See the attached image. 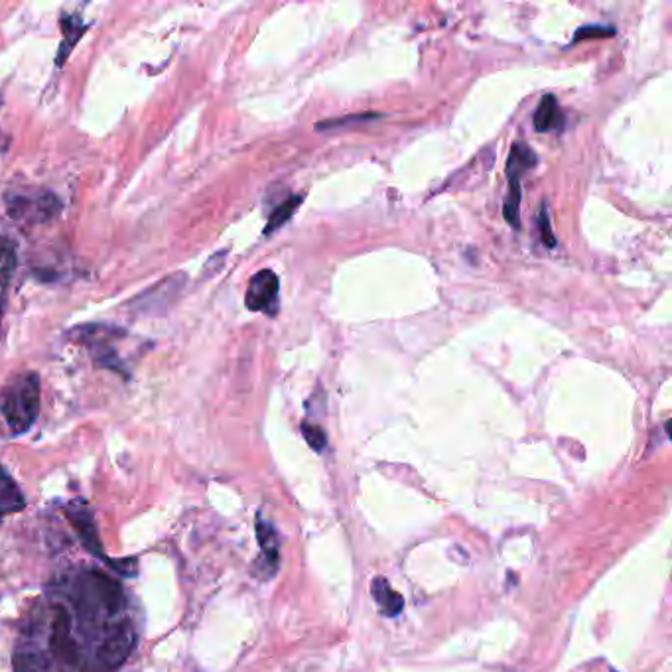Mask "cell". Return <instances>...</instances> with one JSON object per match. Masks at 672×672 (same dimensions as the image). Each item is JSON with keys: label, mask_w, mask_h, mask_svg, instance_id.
<instances>
[{"label": "cell", "mask_w": 672, "mask_h": 672, "mask_svg": "<svg viewBox=\"0 0 672 672\" xmlns=\"http://www.w3.org/2000/svg\"><path fill=\"white\" fill-rule=\"evenodd\" d=\"M302 435L306 438L308 444L312 445L316 452H322V450L326 448L327 436L320 426L304 422V425H302Z\"/></svg>", "instance_id": "obj_16"}, {"label": "cell", "mask_w": 672, "mask_h": 672, "mask_svg": "<svg viewBox=\"0 0 672 672\" xmlns=\"http://www.w3.org/2000/svg\"><path fill=\"white\" fill-rule=\"evenodd\" d=\"M71 602L85 625L105 623L123 610L125 593L117 580L100 570L80 573L73 586Z\"/></svg>", "instance_id": "obj_1"}, {"label": "cell", "mask_w": 672, "mask_h": 672, "mask_svg": "<svg viewBox=\"0 0 672 672\" xmlns=\"http://www.w3.org/2000/svg\"><path fill=\"white\" fill-rule=\"evenodd\" d=\"M61 28H63V44H61L60 56H58L60 66L63 58H68L70 51L73 50V46L80 42L85 26H83V22H81L80 19H76V16H70V14H68V16L61 19Z\"/></svg>", "instance_id": "obj_12"}, {"label": "cell", "mask_w": 672, "mask_h": 672, "mask_svg": "<svg viewBox=\"0 0 672 672\" xmlns=\"http://www.w3.org/2000/svg\"><path fill=\"white\" fill-rule=\"evenodd\" d=\"M50 649L56 659H60L68 667L80 664V649L71 635L70 613L66 607L58 605L51 619Z\"/></svg>", "instance_id": "obj_7"}, {"label": "cell", "mask_w": 672, "mask_h": 672, "mask_svg": "<svg viewBox=\"0 0 672 672\" xmlns=\"http://www.w3.org/2000/svg\"><path fill=\"white\" fill-rule=\"evenodd\" d=\"M536 166V154L524 142H514L509 162H507V179L509 194L505 198L503 216L511 228L519 229V209H521V178L529 170Z\"/></svg>", "instance_id": "obj_4"}, {"label": "cell", "mask_w": 672, "mask_h": 672, "mask_svg": "<svg viewBox=\"0 0 672 672\" xmlns=\"http://www.w3.org/2000/svg\"><path fill=\"white\" fill-rule=\"evenodd\" d=\"M24 497L21 489L12 482L11 475L0 465V514L16 513L24 509Z\"/></svg>", "instance_id": "obj_10"}, {"label": "cell", "mask_w": 672, "mask_h": 672, "mask_svg": "<svg viewBox=\"0 0 672 672\" xmlns=\"http://www.w3.org/2000/svg\"><path fill=\"white\" fill-rule=\"evenodd\" d=\"M379 115H351V117H346V119H336V120H327V123H320L317 125V129H339L341 125H347V123H361V120H373L376 119Z\"/></svg>", "instance_id": "obj_19"}, {"label": "cell", "mask_w": 672, "mask_h": 672, "mask_svg": "<svg viewBox=\"0 0 672 672\" xmlns=\"http://www.w3.org/2000/svg\"><path fill=\"white\" fill-rule=\"evenodd\" d=\"M16 267V255H14V245L4 241L0 245V282L7 287L11 282L12 273Z\"/></svg>", "instance_id": "obj_15"}, {"label": "cell", "mask_w": 672, "mask_h": 672, "mask_svg": "<svg viewBox=\"0 0 672 672\" xmlns=\"http://www.w3.org/2000/svg\"><path fill=\"white\" fill-rule=\"evenodd\" d=\"M66 517L70 521L73 531L80 536L81 544L90 551L93 556H97L100 560L111 566L113 570L123 573V576H135L137 573V560L130 558V560H111L107 554L103 553V546H101L100 534H97V524H95V517L91 513L90 507L83 503V501H73V503L66 509Z\"/></svg>", "instance_id": "obj_3"}, {"label": "cell", "mask_w": 672, "mask_h": 672, "mask_svg": "<svg viewBox=\"0 0 672 672\" xmlns=\"http://www.w3.org/2000/svg\"><path fill=\"white\" fill-rule=\"evenodd\" d=\"M371 593H373L375 602L379 603L381 612L389 615V617H396L398 613L403 612L405 600H403V598L391 588V583L383 580V578H379V580L373 582V586H371Z\"/></svg>", "instance_id": "obj_9"}, {"label": "cell", "mask_w": 672, "mask_h": 672, "mask_svg": "<svg viewBox=\"0 0 672 672\" xmlns=\"http://www.w3.org/2000/svg\"><path fill=\"white\" fill-rule=\"evenodd\" d=\"M538 228H541V237L543 243L548 248H553L556 245V239H554L553 228H551V218H548V208L544 204L541 209V216H538Z\"/></svg>", "instance_id": "obj_17"}, {"label": "cell", "mask_w": 672, "mask_h": 672, "mask_svg": "<svg viewBox=\"0 0 672 672\" xmlns=\"http://www.w3.org/2000/svg\"><path fill=\"white\" fill-rule=\"evenodd\" d=\"M257 536L260 548L265 553V558H267L265 563L270 564V570L275 572L280 554H278V536L275 533V529H273V524L267 523V521H258Z\"/></svg>", "instance_id": "obj_11"}, {"label": "cell", "mask_w": 672, "mask_h": 672, "mask_svg": "<svg viewBox=\"0 0 672 672\" xmlns=\"http://www.w3.org/2000/svg\"><path fill=\"white\" fill-rule=\"evenodd\" d=\"M40 376L22 373L2 391L0 413L14 435H24L40 415Z\"/></svg>", "instance_id": "obj_2"}, {"label": "cell", "mask_w": 672, "mask_h": 672, "mask_svg": "<svg viewBox=\"0 0 672 672\" xmlns=\"http://www.w3.org/2000/svg\"><path fill=\"white\" fill-rule=\"evenodd\" d=\"M300 204H302V198H300V196H292V198H288L282 206H278V208L275 209V213L268 219L267 228H265V235H270L273 231L282 228L288 219L294 216V211H297Z\"/></svg>", "instance_id": "obj_14"}, {"label": "cell", "mask_w": 672, "mask_h": 672, "mask_svg": "<svg viewBox=\"0 0 672 672\" xmlns=\"http://www.w3.org/2000/svg\"><path fill=\"white\" fill-rule=\"evenodd\" d=\"M605 36H613V28H610V26H586V28L576 32L573 42L586 40V38H605Z\"/></svg>", "instance_id": "obj_18"}, {"label": "cell", "mask_w": 672, "mask_h": 672, "mask_svg": "<svg viewBox=\"0 0 672 672\" xmlns=\"http://www.w3.org/2000/svg\"><path fill=\"white\" fill-rule=\"evenodd\" d=\"M137 645V633L132 629L129 622L117 625L109 637L101 642L100 649L95 652V671L111 672L117 671L123 662L127 661L130 652Z\"/></svg>", "instance_id": "obj_5"}, {"label": "cell", "mask_w": 672, "mask_h": 672, "mask_svg": "<svg viewBox=\"0 0 672 672\" xmlns=\"http://www.w3.org/2000/svg\"><path fill=\"white\" fill-rule=\"evenodd\" d=\"M12 664L14 672H50L48 657L38 651H16Z\"/></svg>", "instance_id": "obj_13"}, {"label": "cell", "mask_w": 672, "mask_h": 672, "mask_svg": "<svg viewBox=\"0 0 672 672\" xmlns=\"http://www.w3.org/2000/svg\"><path fill=\"white\" fill-rule=\"evenodd\" d=\"M533 123L536 132H553V130L563 129V113L554 95H544L538 109L534 113Z\"/></svg>", "instance_id": "obj_8"}, {"label": "cell", "mask_w": 672, "mask_h": 672, "mask_svg": "<svg viewBox=\"0 0 672 672\" xmlns=\"http://www.w3.org/2000/svg\"><path fill=\"white\" fill-rule=\"evenodd\" d=\"M278 297L280 282L273 270H258L257 275L248 280L245 304L251 312H265L267 316H277Z\"/></svg>", "instance_id": "obj_6"}]
</instances>
